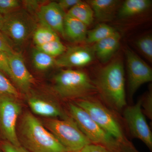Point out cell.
<instances>
[{
	"label": "cell",
	"instance_id": "6da1fadb",
	"mask_svg": "<svg viewBox=\"0 0 152 152\" xmlns=\"http://www.w3.org/2000/svg\"><path fill=\"white\" fill-rule=\"evenodd\" d=\"M18 130L21 145L30 152H69L30 112H26L22 116Z\"/></svg>",
	"mask_w": 152,
	"mask_h": 152
},
{
	"label": "cell",
	"instance_id": "7a4b0ae2",
	"mask_svg": "<svg viewBox=\"0 0 152 152\" xmlns=\"http://www.w3.org/2000/svg\"><path fill=\"white\" fill-rule=\"evenodd\" d=\"M102 99L117 110L126 104L124 65L120 59H115L102 68L94 83Z\"/></svg>",
	"mask_w": 152,
	"mask_h": 152
},
{
	"label": "cell",
	"instance_id": "3957f363",
	"mask_svg": "<svg viewBox=\"0 0 152 152\" xmlns=\"http://www.w3.org/2000/svg\"><path fill=\"white\" fill-rule=\"evenodd\" d=\"M69 108L70 117L91 143L102 146L111 152H139L134 145H126L117 140L76 104H70Z\"/></svg>",
	"mask_w": 152,
	"mask_h": 152
},
{
	"label": "cell",
	"instance_id": "277c9868",
	"mask_svg": "<svg viewBox=\"0 0 152 152\" xmlns=\"http://www.w3.org/2000/svg\"><path fill=\"white\" fill-rule=\"evenodd\" d=\"M54 89L65 99L86 98L97 91L89 77L83 71L68 69L61 71L54 78Z\"/></svg>",
	"mask_w": 152,
	"mask_h": 152
},
{
	"label": "cell",
	"instance_id": "5b68a950",
	"mask_svg": "<svg viewBox=\"0 0 152 152\" xmlns=\"http://www.w3.org/2000/svg\"><path fill=\"white\" fill-rule=\"evenodd\" d=\"M43 124L69 152H79L91 143L70 116L62 120L46 119Z\"/></svg>",
	"mask_w": 152,
	"mask_h": 152
},
{
	"label": "cell",
	"instance_id": "8992f818",
	"mask_svg": "<svg viewBox=\"0 0 152 152\" xmlns=\"http://www.w3.org/2000/svg\"><path fill=\"white\" fill-rule=\"evenodd\" d=\"M75 104L84 110L95 123L117 140L126 145H133L125 136L116 118L102 104L87 98Z\"/></svg>",
	"mask_w": 152,
	"mask_h": 152
},
{
	"label": "cell",
	"instance_id": "52a82bcc",
	"mask_svg": "<svg viewBox=\"0 0 152 152\" xmlns=\"http://www.w3.org/2000/svg\"><path fill=\"white\" fill-rule=\"evenodd\" d=\"M4 17V22L1 31L16 45L23 43L37 28L34 19L26 10L18 9Z\"/></svg>",
	"mask_w": 152,
	"mask_h": 152
},
{
	"label": "cell",
	"instance_id": "ba28073f",
	"mask_svg": "<svg viewBox=\"0 0 152 152\" xmlns=\"http://www.w3.org/2000/svg\"><path fill=\"white\" fill-rule=\"evenodd\" d=\"M17 99L10 96H0V131L5 141L20 146L17 125L22 107Z\"/></svg>",
	"mask_w": 152,
	"mask_h": 152
},
{
	"label": "cell",
	"instance_id": "9c48e42d",
	"mask_svg": "<svg viewBox=\"0 0 152 152\" xmlns=\"http://www.w3.org/2000/svg\"><path fill=\"white\" fill-rule=\"evenodd\" d=\"M142 100L125 108L124 117L131 135L141 140L150 150L152 149V133L141 106Z\"/></svg>",
	"mask_w": 152,
	"mask_h": 152
},
{
	"label": "cell",
	"instance_id": "30bf717a",
	"mask_svg": "<svg viewBox=\"0 0 152 152\" xmlns=\"http://www.w3.org/2000/svg\"><path fill=\"white\" fill-rule=\"evenodd\" d=\"M128 85L130 95L133 96L142 85L152 80V70L147 63L129 48L125 50Z\"/></svg>",
	"mask_w": 152,
	"mask_h": 152
},
{
	"label": "cell",
	"instance_id": "8fae6325",
	"mask_svg": "<svg viewBox=\"0 0 152 152\" xmlns=\"http://www.w3.org/2000/svg\"><path fill=\"white\" fill-rule=\"evenodd\" d=\"M95 56L93 48L81 46L71 47L56 60L55 65L58 67H82L92 62Z\"/></svg>",
	"mask_w": 152,
	"mask_h": 152
},
{
	"label": "cell",
	"instance_id": "7c38bea8",
	"mask_svg": "<svg viewBox=\"0 0 152 152\" xmlns=\"http://www.w3.org/2000/svg\"><path fill=\"white\" fill-rule=\"evenodd\" d=\"M7 56L12 81L22 91L27 92L34 83V78L26 66L23 58L20 53L15 51Z\"/></svg>",
	"mask_w": 152,
	"mask_h": 152
},
{
	"label": "cell",
	"instance_id": "4fadbf2b",
	"mask_svg": "<svg viewBox=\"0 0 152 152\" xmlns=\"http://www.w3.org/2000/svg\"><path fill=\"white\" fill-rule=\"evenodd\" d=\"M66 13L56 2L41 6L38 12V18L41 24L49 27L56 32L65 37L64 21Z\"/></svg>",
	"mask_w": 152,
	"mask_h": 152
},
{
	"label": "cell",
	"instance_id": "5bb4252c",
	"mask_svg": "<svg viewBox=\"0 0 152 152\" xmlns=\"http://www.w3.org/2000/svg\"><path fill=\"white\" fill-rule=\"evenodd\" d=\"M28 103L33 113L48 118L60 117L64 119L68 117L60 106L53 101L38 97H32L28 99Z\"/></svg>",
	"mask_w": 152,
	"mask_h": 152
},
{
	"label": "cell",
	"instance_id": "9a60e30c",
	"mask_svg": "<svg viewBox=\"0 0 152 152\" xmlns=\"http://www.w3.org/2000/svg\"><path fill=\"white\" fill-rule=\"evenodd\" d=\"M121 36L118 32L95 44V56L102 63L108 62L119 47Z\"/></svg>",
	"mask_w": 152,
	"mask_h": 152
},
{
	"label": "cell",
	"instance_id": "2e32d148",
	"mask_svg": "<svg viewBox=\"0 0 152 152\" xmlns=\"http://www.w3.org/2000/svg\"><path fill=\"white\" fill-rule=\"evenodd\" d=\"M86 2L91 6L94 15L99 21L112 20L118 7L119 1L117 0H90Z\"/></svg>",
	"mask_w": 152,
	"mask_h": 152
},
{
	"label": "cell",
	"instance_id": "e0dca14e",
	"mask_svg": "<svg viewBox=\"0 0 152 152\" xmlns=\"http://www.w3.org/2000/svg\"><path fill=\"white\" fill-rule=\"evenodd\" d=\"M88 31L85 24L66 13L64 21L65 37L72 42H81L86 41Z\"/></svg>",
	"mask_w": 152,
	"mask_h": 152
},
{
	"label": "cell",
	"instance_id": "ac0fdd59",
	"mask_svg": "<svg viewBox=\"0 0 152 152\" xmlns=\"http://www.w3.org/2000/svg\"><path fill=\"white\" fill-rule=\"evenodd\" d=\"M151 4L152 1L150 0H126L119 10V17L126 18L141 14Z\"/></svg>",
	"mask_w": 152,
	"mask_h": 152
},
{
	"label": "cell",
	"instance_id": "d6986e66",
	"mask_svg": "<svg viewBox=\"0 0 152 152\" xmlns=\"http://www.w3.org/2000/svg\"><path fill=\"white\" fill-rule=\"evenodd\" d=\"M67 14L77 19L87 26L92 23L94 16L91 6L88 3L81 1L69 10Z\"/></svg>",
	"mask_w": 152,
	"mask_h": 152
},
{
	"label": "cell",
	"instance_id": "ffe728a7",
	"mask_svg": "<svg viewBox=\"0 0 152 152\" xmlns=\"http://www.w3.org/2000/svg\"><path fill=\"white\" fill-rule=\"evenodd\" d=\"M116 32L114 28L104 23H102L93 29L88 31L85 42L88 44H95L112 36Z\"/></svg>",
	"mask_w": 152,
	"mask_h": 152
},
{
	"label": "cell",
	"instance_id": "44dd1931",
	"mask_svg": "<svg viewBox=\"0 0 152 152\" xmlns=\"http://www.w3.org/2000/svg\"><path fill=\"white\" fill-rule=\"evenodd\" d=\"M33 39L36 46L52 41L60 40L56 32L42 24H41V26L35 30L33 34Z\"/></svg>",
	"mask_w": 152,
	"mask_h": 152
},
{
	"label": "cell",
	"instance_id": "7402d4cb",
	"mask_svg": "<svg viewBox=\"0 0 152 152\" xmlns=\"http://www.w3.org/2000/svg\"><path fill=\"white\" fill-rule=\"evenodd\" d=\"M32 60L34 66L39 70H45L56 64L55 58L37 48L33 52Z\"/></svg>",
	"mask_w": 152,
	"mask_h": 152
},
{
	"label": "cell",
	"instance_id": "603a6c76",
	"mask_svg": "<svg viewBox=\"0 0 152 152\" xmlns=\"http://www.w3.org/2000/svg\"><path fill=\"white\" fill-rule=\"evenodd\" d=\"M36 47L38 50L54 58L61 56L66 50L60 40L52 41Z\"/></svg>",
	"mask_w": 152,
	"mask_h": 152
},
{
	"label": "cell",
	"instance_id": "cb8c5ba5",
	"mask_svg": "<svg viewBox=\"0 0 152 152\" xmlns=\"http://www.w3.org/2000/svg\"><path fill=\"white\" fill-rule=\"evenodd\" d=\"M7 96L18 99L20 94L18 90L4 75L0 72V96Z\"/></svg>",
	"mask_w": 152,
	"mask_h": 152
},
{
	"label": "cell",
	"instance_id": "d4e9b609",
	"mask_svg": "<svg viewBox=\"0 0 152 152\" xmlns=\"http://www.w3.org/2000/svg\"><path fill=\"white\" fill-rule=\"evenodd\" d=\"M138 48L150 61H152V37L151 35L143 36L136 42Z\"/></svg>",
	"mask_w": 152,
	"mask_h": 152
},
{
	"label": "cell",
	"instance_id": "484cf974",
	"mask_svg": "<svg viewBox=\"0 0 152 152\" xmlns=\"http://www.w3.org/2000/svg\"><path fill=\"white\" fill-rule=\"evenodd\" d=\"M20 6L18 0H0V14L6 15L18 10Z\"/></svg>",
	"mask_w": 152,
	"mask_h": 152
},
{
	"label": "cell",
	"instance_id": "4316f807",
	"mask_svg": "<svg viewBox=\"0 0 152 152\" xmlns=\"http://www.w3.org/2000/svg\"><path fill=\"white\" fill-rule=\"evenodd\" d=\"M142 100L141 106L144 109L142 111L144 115L147 116L150 119L152 118V92L150 90L144 100Z\"/></svg>",
	"mask_w": 152,
	"mask_h": 152
},
{
	"label": "cell",
	"instance_id": "83f0119b",
	"mask_svg": "<svg viewBox=\"0 0 152 152\" xmlns=\"http://www.w3.org/2000/svg\"><path fill=\"white\" fill-rule=\"evenodd\" d=\"M0 148L3 152H30L21 145H15L5 140L1 142Z\"/></svg>",
	"mask_w": 152,
	"mask_h": 152
},
{
	"label": "cell",
	"instance_id": "f1b7e54d",
	"mask_svg": "<svg viewBox=\"0 0 152 152\" xmlns=\"http://www.w3.org/2000/svg\"><path fill=\"white\" fill-rule=\"evenodd\" d=\"M0 72L4 73L12 80V76L9 66L8 56L0 51Z\"/></svg>",
	"mask_w": 152,
	"mask_h": 152
},
{
	"label": "cell",
	"instance_id": "f546056e",
	"mask_svg": "<svg viewBox=\"0 0 152 152\" xmlns=\"http://www.w3.org/2000/svg\"><path fill=\"white\" fill-rule=\"evenodd\" d=\"M0 51L5 53L7 55L13 53L14 50L10 43L9 42L7 38L1 31H0Z\"/></svg>",
	"mask_w": 152,
	"mask_h": 152
},
{
	"label": "cell",
	"instance_id": "4dcf8cb0",
	"mask_svg": "<svg viewBox=\"0 0 152 152\" xmlns=\"http://www.w3.org/2000/svg\"><path fill=\"white\" fill-rule=\"evenodd\" d=\"M79 152H111L106 148L96 144L91 143L87 145Z\"/></svg>",
	"mask_w": 152,
	"mask_h": 152
},
{
	"label": "cell",
	"instance_id": "1f68e13d",
	"mask_svg": "<svg viewBox=\"0 0 152 152\" xmlns=\"http://www.w3.org/2000/svg\"><path fill=\"white\" fill-rule=\"evenodd\" d=\"M80 0H60L58 1V4L63 10H69L77 4L80 1Z\"/></svg>",
	"mask_w": 152,
	"mask_h": 152
},
{
	"label": "cell",
	"instance_id": "d6a6232c",
	"mask_svg": "<svg viewBox=\"0 0 152 152\" xmlns=\"http://www.w3.org/2000/svg\"><path fill=\"white\" fill-rule=\"evenodd\" d=\"M40 2L38 1H25L24 2L25 6L28 10H34L38 7Z\"/></svg>",
	"mask_w": 152,
	"mask_h": 152
},
{
	"label": "cell",
	"instance_id": "836d02e7",
	"mask_svg": "<svg viewBox=\"0 0 152 152\" xmlns=\"http://www.w3.org/2000/svg\"><path fill=\"white\" fill-rule=\"evenodd\" d=\"M4 16L0 14V31H1L2 29L4 26Z\"/></svg>",
	"mask_w": 152,
	"mask_h": 152
},
{
	"label": "cell",
	"instance_id": "e575fe53",
	"mask_svg": "<svg viewBox=\"0 0 152 152\" xmlns=\"http://www.w3.org/2000/svg\"><path fill=\"white\" fill-rule=\"evenodd\" d=\"M0 152H3L2 151H1V148H0Z\"/></svg>",
	"mask_w": 152,
	"mask_h": 152
},
{
	"label": "cell",
	"instance_id": "d590c367",
	"mask_svg": "<svg viewBox=\"0 0 152 152\" xmlns=\"http://www.w3.org/2000/svg\"></svg>",
	"mask_w": 152,
	"mask_h": 152
}]
</instances>
